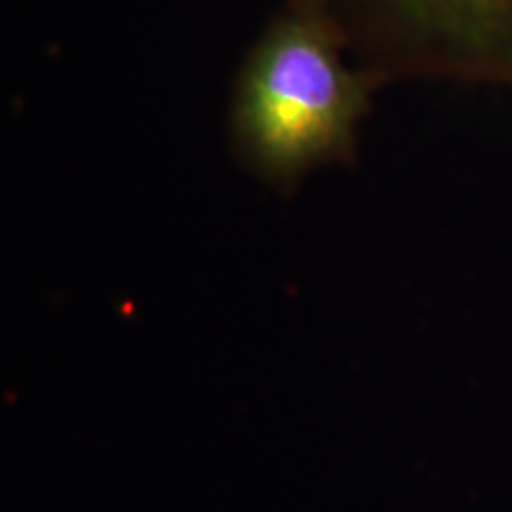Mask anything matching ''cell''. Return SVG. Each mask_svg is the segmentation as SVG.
Returning <instances> with one entry per match:
<instances>
[{"mask_svg":"<svg viewBox=\"0 0 512 512\" xmlns=\"http://www.w3.org/2000/svg\"><path fill=\"white\" fill-rule=\"evenodd\" d=\"M344 43L347 34L325 0H292L242 64L230 110L235 147L278 188L351 159L373 76L351 72Z\"/></svg>","mask_w":512,"mask_h":512,"instance_id":"cell-1","label":"cell"},{"mask_svg":"<svg viewBox=\"0 0 512 512\" xmlns=\"http://www.w3.org/2000/svg\"><path fill=\"white\" fill-rule=\"evenodd\" d=\"M370 0H361L368 5ZM392 8L420 15L427 22L444 24L467 34L486 31L512 8V0H387Z\"/></svg>","mask_w":512,"mask_h":512,"instance_id":"cell-2","label":"cell"}]
</instances>
